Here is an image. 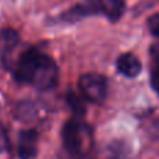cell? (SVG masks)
<instances>
[{
	"instance_id": "cell-1",
	"label": "cell",
	"mask_w": 159,
	"mask_h": 159,
	"mask_svg": "<svg viewBox=\"0 0 159 159\" xmlns=\"http://www.w3.org/2000/svg\"><path fill=\"white\" fill-rule=\"evenodd\" d=\"M14 78L21 84L34 85L39 91H50L57 85L59 69L50 56L36 48H30L20 56Z\"/></svg>"
},
{
	"instance_id": "cell-2",
	"label": "cell",
	"mask_w": 159,
	"mask_h": 159,
	"mask_svg": "<svg viewBox=\"0 0 159 159\" xmlns=\"http://www.w3.org/2000/svg\"><path fill=\"white\" fill-rule=\"evenodd\" d=\"M89 129L80 119H70L61 127V141L66 157L61 159H81L85 154V140Z\"/></svg>"
},
{
	"instance_id": "cell-3",
	"label": "cell",
	"mask_w": 159,
	"mask_h": 159,
	"mask_svg": "<svg viewBox=\"0 0 159 159\" xmlns=\"http://www.w3.org/2000/svg\"><path fill=\"white\" fill-rule=\"evenodd\" d=\"M80 92L91 103H102L107 95L106 78L98 73H85L78 80Z\"/></svg>"
},
{
	"instance_id": "cell-4",
	"label": "cell",
	"mask_w": 159,
	"mask_h": 159,
	"mask_svg": "<svg viewBox=\"0 0 159 159\" xmlns=\"http://www.w3.org/2000/svg\"><path fill=\"white\" fill-rule=\"evenodd\" d=\"M98 6H96L95 0H81L80 3L74 4L73 7H70L69 10H66L63 14L60 16V20L63 22H77L80 20L85 18V17L93 16V14H98Z\"/></svg>"
},
{
	"instance_id": "cell-5",
	"label": "cell",
	"mask_w": 159,
	"mask_h": 159,
	"mask_svg": "<svg viewBox=\"0 0 159 159\" xmlns=\"http://www.w3.org/2000/svg\"><path fill=\"white\" fill-rule=\"evenodd\" d=\"M38 154V131L34 129L18 133V158L34 159Z\"/></svg>"
},
{
	"instance_id": "cell-6",
	"label": "cell",
	"mask_w": 159,
	"mask_h": 159,
	"mask_svg": "<svg viewBox=\"0 0 159 159\" xmlns=\"http://www.w3.org/2000/svg\"><path fill=\"white\" fill-rule=\"evenodd\" d=\"M116 69L121 75L127 78H135L141 73L143 64L140 59L133 53H123L116 60Z\"/></svg>"
},
{
	"instance_id": "cell-7",
	"label": "cell",
	"mask_w": 159,
	"mask_h": 159,
	"mask_svg": "<svg viewBox=\"0 0 159 159\" xmlns=\"http://www.w3.org/2000/svg\"><path fill=\"white\" fill-rule=\"evenodd\" d=\"M95 2L99 13L103 14L110 22L119 21L126 11L124 0H95Z\"/></svg>"
},
{
	"instance_id": "cell-8",
	"label": "cell",
	"mask_w": 159,
	"mask_h": 159,
	"mask_svg": "<svg viewBox=\"0 0 159 159\" xmlns=\"http://www.w3.org/2000/svg\"><path fill=\"white\" fill-rule=\"evenodd\" d=\"M0 39H2V60L4 67H8V60L10 56L13 53V50L16 49V46L20 42V36L11 28H4L0 32Z\"/></svg>"
},
{
	"instance_id": "cell-9",
	"label": "cell",
	"mask_w": 159,
	"mask_h": 159,
	"mask_svg": "<svg viewBox=\"0 0 159 159\" xmlns=\"http://www.w3.org/2000/svg\"><path fill=\"white\" fill-rule=\"evenodd\" d=\"M66 102L70 106L71 112L74 113V117L81 120V119L85 116V105H84V102H82V99L80 98L75 92L69 91L66 95Z\"/></svg>"
},
{
	"instance_id": "cell-10",
	"label": "cell",
	"mask_w": 159,
	"mask_h": 159,
	"mask_svg": "<svg viewBox=\"0 0 159 159\" xmlns=\"http://www.w3.org/2000/svg\"><path fill=\"white\" fill-rule=\"evenodd\" d=\"M17 117L22 120H35L36 119V110L35 105L32 102H20L17 106Z\"/></svg>"
},
{
	"instance_id": "cell-11",
	"label": "cell",
	"mask_w": 159,
	"mask_h": 159,
	"mask_svg": "<svg viewBox=\"0 0 159 159\" xmlns=\"http://www.w3.org/2000/svg\"><path fill=\"white\" fill-rule=\"evenodd\" d=\"M147 25H148V30L155 38H159V13H155L152 16L148 17L147 20Z\"/></svg>"
},
{
	"instance_id": "cell-12",
	"label": "cell",
	"mask_w": 159,
	"mask_h": 159,
	"mask_svg": "<svg viewBox=\"0 0 159 159\" xmlns=\"http://www.w3.org/2000/svg\"><path fill=\"white\" fill-rule=\"evenodd\" d=\"M151 87L159 96V61H157L151 71Z\"/></svg>"
}]
</instances>
